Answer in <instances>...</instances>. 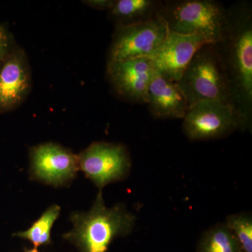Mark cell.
<instances>
[{
	"label": "cell",
	"instance_id": "cell-1",
	"mask_svg": "<svg viewBox=\"0 0 252 252\" xmlns=\"http://www.w3.org/2000/svg\"><path fill=\"white\" fill-rule=\"evenodd\" d=\"M229 26L224 39L216 45L231 89L235 108L252 129V13L249 3L228 9Z\"/></svg>",
	"mask_w": 252,
	"mask_h": 252
},
{
	"label": "cell",
	"instance_id": "cell-2",
	"mask_svg": "<svg viewBox=\"0 0 252 252\" xmlns=\"http://www.w3.org/2000/svg\"><path fill=\"white\" fill-rule=\"evenodd\" d=\"M72 229L63 235L80 252H107L116 238L127 236L135 228L137 217L125 205L106 206L102 190H99L89 212L70 215Z\"/></svg>",
	"mask_w": 252,
	"mask_h": 252
},
{
	"label": "cell",
	"instance_id": "cell-3",
	"mask_svg": "<svg viewBox=\"0 0 252 252\" xmlns=\"http://www.w3.org/2000/svg\"><path fill=\"white\" fill-rule=\"evenodd\" d=\"M159 14L169 30L184 34H199L208 44L224 39L229 26L228 9L212 0H180L162 3Z\"/></svg>",
	"mask_w": 252,
	"mask_h": 252
},
{
	"label": "cell",
	"instance_id": "cell-4",
	"mask_svg": "<svg viewBox=\"0 0 252 252\" xmlns=\"http://www.w3.org/2000/svg\"><path fill=\"white\" fill-rule=\"evenodd\" d=\"M178 84L189 107L212 99L233 105L229 79L215 44H205L197 51Z\"/></svg>",
	"mask_w": 252,
	"mask_h": 252
},
{
	"label": "cell",
	"instance_id": "cell-5",
	"mask_svg": "<svg viewBox=\"0 0 252 252\" xmlns=\"http://www.w3.org/2000/svg\"><path fill=\"white\" fill-rule=\"evenodd\" d=\"M182 128L192 142L217 140L235 130H250L234 106L218 99L203 100L190 106Z\"/></svg>",
	"mask_w": 252,
	"mask_h": 252
},
{
	"label": "cell",
	"instance_id": "cell-6",
	"mask_svg": "<svg viewBox=\"0 0 252 252\" xmlns=\"http://www.w3.org/2000/svg\"><path fill=\"white\" fill-rule=\"evenodd\" d=\"M166 21L158 14L147 21L119 25L113 39L109 62L150 58L168 34Z\"/></svg>",
	"mask_w": 252,
	"mask_h": 252
},
{
	"label": "cell",
	"instance_id": "cell-7",
	"mask_svg": "<svg viewBox=\"0 0 252 252\" xmlns=\"http://www.w3.org/2000/svg\"><path fill=\"white\" fill-rule=\"evenodd\" d=\"M78 157L79 170L99 190L109 184L126 180L132 166L128 150L120 144L94 142Z\"/></svg>",
	"mask_w": 252,
	"mask_h": 252
},
{
	"label": "cell",
	"instance_id": "cell-8",
	"mask_svg": "<svg viewBox=\"0 0 252 252\" xmlns=\"http://www.w3.org/2000/svg\"><path fill=\"white\" fill-rule=\"evenodd\" d=\"M32 180L54 187L70 183L79 170V157L59 144L45 143L30 152Z\"/></svg>",
	"mask_w": 252,
	"mask_h": 252
},
{
	"label": "cell",
	"instance_id": "cell-9",
	"mask_svg": "<svg viewBox=\"0 0 252 252\" xmlns=\"http://www.w3.org/2000/svg\"><path fill=\"white\" fill-rule=\"evenodd\" d=\"M207 44L205 38L199 34L170 31L166 39L149 59L156 70L178 82L197 51Z\"/></svg>",
	"mask_w": 252,
	"mask_h": 252
},
{
	"label": "cell",
	"instance_id": "cell-10",
	"mask_svg": "<svg viewBox=\"0 0 252 252\" xmlns=\"http://www.w3.org/2000/svg\"><path fill=\"white\" fill-rule=\"evenodd\" d=\"M155 68L149 58L108 62L107 73L113 87L125 98L146 104Z\"/></svg>",
	"mask_w": 252,
	"mask_h": 252
},
{
	"label": "cell",
	"instance_id": "cell-11",
	"mask_svg": "<svg viewBox=\"0 0 252 252\" xmlns=\"http://www.w3.org/2000/svg\"><path fill=\"white\" fill-rule=\"evenodd\" d=\"M146 104L152 117L158 119H183L189 108L178 82L156 69L149 84Z\"/></svg>",
	"mask_w": 252,
	"mask_h": 252
},
{
	"label": "cell",
	"instance_id": "cell-12",
	"mask_svg": "<svg viewBox=\"0 0 252 252\" xmlns=\"http://www.w3.org/2000/svg\"><path fill=\"white\" fill-rule=\"evenodd\" d=\"M30 88V75L23 56L11 54L0 69V113L21 103Z\"/></svg>",
	"mask_w": 252,
	"mask_h": 252
},
{
	"label": "cell",
	"instance_id": "cell-13",
	"mask_svg": "<svg viewBox=\"0 0 252 252\" xmlns=\"http://www.w3.org/2000/svg\"><path fill=\"white\" fill-rule=\"evenodd\" d=\"M161 5V1L153 0H118L110 9L112 16L122 21L120 25H129L154 17Z\"/></svg>",
	"mask_w": 252,
	"mask_h": 252
},
{
	"label": "cell",
	"instance_id": "cell-14",
	"mask_svg": "<svg viewBox=\"0 0 252 252\" xmlns=\"http://www.w3.org/2000/svg\"><path fill=\"white\" fill-rule=\"evenodd\" d=\"M196 252H243L238 240L225 223H218L204 231Z\"/></svg>",
	"mask_w": 252,
	"mask_h": 252
},
{
	"label": "cell",
	"instance_id": "cell-15",
	"mask_svg": "<svg viewBox=\"0 0 252 252\" xmlns=\"http://www.w3.org/2000/svg\"><path fill=\"white\" fill-rule=\"evenodd\" d=\"M61 207L51 205L41 217L32 224L28 230L14 233V237L31 242L34 248L50 245L51 241V229L61 214Z\"/></svg>",
	"mask_w": 252,
	"mask_h": 252
},
{
	"label": "cell",
	"instance_id": "cell-16",
	"mask_svg": "<svg viewBox=\"0 0 252 252\" xmlns=\"http://www.w3.org/2000/svg\"><path fill=\"white\" fill-rule=\"evenodd\" d=\"M225 224L233 232L243 252H252V212H243L228 215Z\"/></svg>",
	"mask_w": 252,
	"mask_h": 252
},
{
	"label": "cell",
	"instance_id": "cell-17",
	"mask_svg": "<svg viewBox=\"0 0 252 252\" xmlns=\"http://www.w3.org/2000/svg\"><path fill=\"white\" fill-rule=\"evenodd\" d=\"M11 41L7 32L0 26V64L11 55Z\"/></svg>",
	"mask_w": 252,
	"mask_h": 252
},
{
	"label": "cell",
	"instance_id": "cell-18",
	"mask_svg": "<svg viewBox=\"0 0 252 252\" xmlns=\"http://www.w3.org/2000/svg\"><path fill=\"white\" fill-rule=\"evenodd\" d=\"M24 252H40L37 250V248L28 249L26 250Z\"/></svg>",
	"mask_w": 252,
	"mask_h": 252
}]
</instances>
